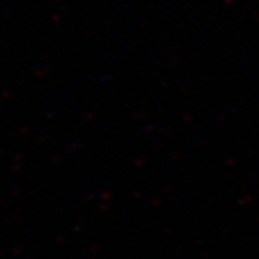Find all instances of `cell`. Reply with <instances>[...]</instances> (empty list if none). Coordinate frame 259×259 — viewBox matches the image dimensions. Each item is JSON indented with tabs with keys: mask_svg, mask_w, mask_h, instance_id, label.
Instances as JSON below:
<instances>
[]
</instances>
